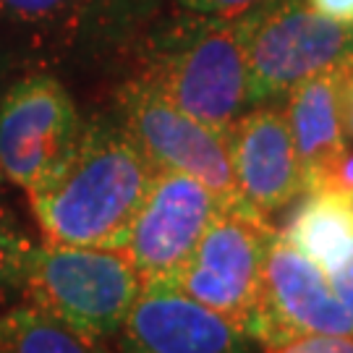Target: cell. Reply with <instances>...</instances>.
I'll return each mask as SVG.
<instances>
[{
	"instance_id": "cell-1",
	"label": "cell",
	"mask_w": 353,
	"mask_h": 353,
	"mask_svg": "<svg viewBox=\"0 0 353 353\" xmlns=\"http://www.w3.org/2000/svg\"><path fill=\"white\" fill-rule=\"evenodd\" d=\"M154 176L121 121L94 115L65 168L29 204L48 243L123 249Z\"/></svg>"
},
{
	"instance_id": "cell-2",
	"label": "cell",
	"mask_w": 353,
	"mask_h": 353,
	"mask_svg": "<svg viewBox=\"0 0 353 353\" xmlns=\"http://www.w3.org/2000/svg\"><path fill=\"white\" fill-rule=\"evenodd\" d=\"M137 76L191 118L217 131L249 110V71L239 19L189 11L160 26Z\"/></svg>"
},
{
	"instance_id": "cell-3",
	"label": "cell",
	"mask_w": 353,
	"mask_h": 353,
	"mask_svg": "<svg viewBox=\"0 0 353 353\" xmlns=\"http://www.w3.org/2000/svg\"><path fill=\"white\" fill-rule=\"evenodd\" d=\"M141 278L123 249L34 243L26 256L21 301L76 332L110 343L141 293Z\"/></svg>"
},
{
	"instance_id": "cell-4",
	"label": "cell",
	"mask_w": 353,
	"mask_h": 353,
	"mask_svg": "<svg viewBox=\"0 0 353 353\" xmlns=\"http://www.w3.org/2000/svg\"><path fill=\"white\" fill-rule=\"evenodd\" d=\"M249 105L285 97L316 74L353 65V24L322 16L309 0H262L241 16Z\"/></svg>"
},
{
	"instance_id": "cell-5",
	"label": "cell",
	"mask_w": 353,
	"mask_h": 353,
	"mask_svg": "<svg viewBox=\"0 0 353 353\" xmlns=\"http://www.w3.org/2000/svg\"><path fill=\"white\" fill-rule=\"evenodd\" d=\"M275 233L270 217L252 207H223L173 285L252 338L259 316L265 256Z\"/></svg>"
},
{
	"instance_id": "cell-6",
	"label": "cell",
	"mask_w": 353,
	"mask_h": 353,
	"mask_svg": "<svg viewBox=\"0 0 353 353\" xmlns=\"http://www.w3.org/2000/svg\"><path fill=\"white\" fill-rule=\"evenodd\" d=\"M84 121L68 89L50 74H29L0 94V176L26 196L50 186L71 160Z\"/></svg>"
},
{
	"instance_id": "cell-7",
	"label": "cell",
	"mask_w": 353,
	"mask_h": 353,
	"mask_svg": "<svg viewBox=\"0 0 353 353\" xmlns=\"http://www.w3.org/2000/svg\"><path fill=\"white\" fill-rule=\"evenodd\" d=\"M115 118L157 173H183L202 181L225 207L243 204L230 168L225 131L183 113L141 76H131L118 89Z\"/></svg>"
},
{
	"instance_id": "cell-8",
	"label": "cell",
	"mask_w": 353,
	"mask_h": 353,
	"mask_svg": "<svg viewBox=\"0 0 353 353\" xmlns=\"http://www.w3.org/2000/svg\"><path fill=\"white\" fill-rule=\"evenodd\" d=\"M223 207L202 181L160 170L123 243L141 283H176Z\"/></svg>"
},
{
	"instance_id": "cell-9",
	"label": "cell",
	"mask_w": 353,
	"mask_h": 353,
	"mask_svg": "<svg viewBox=\"0 0 353 353\" xmlns=\"http://www.w3.org/2000/svg\"><path fill=\"white\" fill-rule=\"evenodd\" d=\"M309 335H353V316L338 301L325 270L275 233L265 256L252 341L278 348Z\"/></svg>"
},
{
	"instance_id": "cell-10",
	"label": "cell",
	"mask_w": 353,
	"mask_h": 353,
	"mask_svg": "<svg viewBox=\"0 0 353 353\" xmlns=\"http://www.w3.org/2000/svg\"><path fill=\"white\" fill-rule=\"evenodd\" d=\"M115 353H254V341L173 283H144Z\"/></svg>"
},
{
	"instance_id": "cell-11",
	"label": "cell",
	"mask_w": 353,
	"mask_h": 353,
	"mask_svg": "<svg viewBox=\"0 0 353 353\" xmlns=\"http://www.w3.org/2000/svg\"><path fill=\"white\" fill-rule=\"evenodd\" d=\"M241 202L262 217L303 194V176L288 118L278 108H252L225 131Z\"/></svg>"
},
{
	"instance_id": "cell-12",
	"label": "cell",
	"mask_w": 353,
	"mask_h": 353,
	"mask_svg": "<svg viewBox=\"0 0 353 353\" xmlns=\"http://www.w3.org/2000/svg\"><path fill=\"white\" fill-rule=\"evenodd\" d=\"M343 71L316 74L301 81L285 94L288 118L299 165L303 176V194L316 189H332L351 141L343 128L341 79Z\"/></svg>"
},
{
	"instance_id": "cell-13",
	"label": "cell",
	"mask_w": 353,
	"mask_h": 353,
	"mask_svg": "<svg viewBox=\"0 0 353 353\" xmlns=\"http://www.w3.org/2000/svg\"><path fill=\"white\" fill-rule=\"evenodd\" d=\"M303 196L280 236L330 275L353 249V194L316 189Z\"/></svg>"
},
{
	"instance_id": "cell-14",
	"label": "cell",
	"mask_w": 353,
	"mask_h": 353,
	"mask_svg": "<svg viewBox=\"0 0 353 353\" xmlns=\"http://www.w3.org/2000/svg\"><path fill=\"white\" fill-rule=\"evenodd\" d=\"M123 0H0V24L37 39H71L113 19Z\"/></svg>"
},
{
	"instance_id": "cell-15",
	"label": "cell",
	"mask_w": 353,
	"mask_h": 353,
	"mask_svg": "<svg viewBox=\"0 0 353 353\" xmlns=\"http://www.w3.org/2000/svg\"><path fill=\"white\" fill-rule=\"evenodd\" d=\"M0 353H115L108 343L87 338L29 301L0 312Z\"/></svg>"
},
{
	"instance_id": "cell-16",
	"label": "cell",
	"mask_w": 353,
	"mask_h": 353,
	"mask_svg": "<svg viewBox=\"0 0 353 353\" xmlns=\"http://www.w3.org/2000/svg\"><path fill=\"white\" fill-rule=\"evenodd\" d=\"M32 246L21 225L0 204V312L21 299L24 265Z\"/></svg>"
},
{
	"instance_id": "cell-17",
	"label": "cell",
	"mask_w": 353,
	"mask_h": 353,
	"mask_svg": "<svg viewBox=\"0 0 353 353\" xmlns=\"http://www.w3.org/2000/svg\"><path fill=\"white\" fill-rule=\"evenodd\" d=\"M267 353H353V335H309L267 348Z\"/></svg>"
},
{
	"instance_id": "cell-18",
	"label": "cell",
	"mask_w": 353,
	"mask_h": 353,
	"mask_svg": "<svg viewBox=\"0 0 353 353\" xmlns=\"http://www.w3.org/2000/svg\"><path fill=\"white\" fill-rule=\"evenodd\" d=\"M183 8L217 19H239L243 13H249L254 6H259L262 0H178Z\"/></svg>"
},
{
	"instance_id": "cell-19",
	"label": "cell",
	"mask_w": 353,
	"mask_h": 353,
	"mask_svg": "<svg viewBox=\"0 0 353 353\" xmlns=\"http://www.w3.org/2000/svg\"><path fill=\"white\" fill-rule=\"evenodd\" d=\"M327 280L335 290V296H338V301L343 303V309L353 316V249L341 262V267H335L330 272Z\"/></svg>"
},
{
	"instance_id": "cell-20",
	"label": "cell",
	"mask_w": 353,
	"mask_h": 353,
	"mask_svg": "<svg viewBox=\"0 0 353 353\" xmlns=\"http://www.w3.org/2000/svg\"><path fill=\"white\" fill-rule=\"evenodd\" d=\"M309 6L341 24H353V0H309Z\"/></svg>"
},
{
	"instance_id": "cell-21",
	"label": "cell",
	"mask_w": 353,
	"mask_h": 353,
	"mask_svg": "<svg viewBox=\"0 0 353 353\" xmlns=\"http://www.w3.org/2000/svg\"><path fill=\"white\" fill-rule=\"evenodd\" d=\"M341 110H343V128H345V137H348V141L353 144V65L343 71Z\"/></svg>"
},
{
	"instance_id": "cell-22",
	"label": "cell",
	"mask_w": 353,
	"mask_h": 353,
	"mask_svg": "<svg viewBox=\"0 0 353 353\" xmlns=\"http://www.w3.org/2000/svg\"><path fill=\"white\" fill-rule=\"evenodd\" d=\"M3 79H6V63H3V55H0V94H3ZM6 181H3V176H0V186H3Z\"/></svg>"
}]
</instances>
